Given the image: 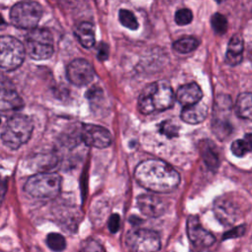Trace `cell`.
Segmentation results:
<instances>
[{"mask_svg": "<svg viewBox=\"0 0 252 252\" xmlns=\"http://www.w3.org/2000/svg\"><path fill=\"white\" fill-rule=\"evenodd\" d=\"M208 114V107L203 102H198L193 105L185 106L181 110V119L189 124H198L205 120Z\"/></svg>", "mask_w": 252, "mask_h": 252, "instance_id": "cell-17", "label": "cell"}, {"mask_svg": "<svg viewBox=\"0 0 252 252\" xmlns=\"http://www.w3.org/2000/svg\"><path fill=\"white\" fill-rule=\"evenodd\" d=\"M125 243L130 252H158L160 248V237L155 230L137 228L128 232Z\"/></svg>", "mask_w": 252, "mask_h": 252, "instance_id": "cell-8", "label": "cell"}, {"mask_svg": "<svg viewBox=\"0 0 252 252\" xmlns=\"http://www.w3.org/2000/svg\"><path fill=\"white\" fill-rule=\"evenodd\" d=\"M46 244L51 250H53L55 252H60L65 249L66 240L63 237V235H61L59 233L51 232L46 237Z\"/></svg>", "mask_w": 252, "mask_h": 252, "instance_id": "cell-25", "label": "cell"}, {"mask_svg": "<svg viewBox=\"0 0 252 252\" xmlns=\"http://www.w3.org/2000/svg\"><path fill=\"white\" fill-rule=\"evenodd\" d=\"M81 138L87 146L97 149L107 148L112 141L110 132L106 128L94 124H86L83 126Z\"/></svg>", "mask_w": 252, "mask_h": 252, "instance_id": "cell-13", "label": "cell"}, {"mask_svg": "<svg viewBox=\"0 0 252 252\" xmlns=\"http://www.w3.org/2000/svg\"><path fill=\"white\" fill-rule=\"evenodd\" d=\"M136 181L153 193H169L180 181L178 172L161 159L150 158L140 162L134 171Z\"/></svg>", "mask_w": 252, "mask_h": 252, "instance_id": "cell-1", "label": "cell"}, {"mask_svg": "<svg viewBox=\"0 0 252 252\" xmlns=\"http://www.w3.org/2000/svg\"><path fill=\"white\" fill-rule=\"evenodd\" d=\"M199 44H200V41L195 36L185 35V36H182V37L178 38L177 40H175L172 43V47L178 53L185 54V53H189V52L195 50L199 46Z\"/></svg>", "mask_w": 252, "mask_h": 252, "instance_id": "cell-22", "label": "cell"}, {"mask_svg": "<svg viewBox=\"0 0 252 252\" xmlns=\"http://www.w3.org/2000/svg\"><path fill=\"white\" fill-rule=\"evenodd\" d=\"M235 112L237 116L252 121V93H242L237 96Z\"/></svg>", "mask_w": 252, "mask_h": 252, "instance_id": "cell-21", "label": "cell"}, {"mask_svg": "<svg viewBox=\"0 0 252 252\" xmlns=\"http://www.w3.org/2000/svg\"><path fill=\"white\" fill-rule=\"evenodd\" d=\"M175 100V94L169 83L160 80L148 85L138 97V109L143 114L162 111L170 108Z\"/></svg>", "mask_w": 252, "mask_h": 252, "instance_id": "cell-2", "label": "cell"}, {"mask_svg": "<svg viewBox=\"0 0 252 252\" xmlns=\"http://www.w3.org/2000/svg\"><path fill=\"white\" fill-rule=\"evenodd\" d=\"M245 231V226L244 225H239L234 227L233 229L227 231L224 235H223V239H227V238H233V237H238L241 236Z\"/></svg>", "mask_w": 252, "mask_h": 252, "instance_id": "cell-31", "label": "cell"}, {"mask_svg": "<svg viewBox=\"0 0 252 252\" xmlns=\"http://www.w3.org/2000/svg\"><path fill=\"white\" fill-rule=\"evenodd\" d=\"M186 228L189 240L195 247L207 248L216 241L215 236L203 227L197 216H190L187 219Z\"/></svg>", "mask_w": 252, "mask_h": 252, "instance_id": "cell-12", "label": "cell"}, {"mask_svg": "<svg viewBox=\"0 0 252 252\" xmlns=\"http://www.w3.org/2000/svg\"><path fill=\"white\" fill-rule=\"evenodd\" d=\"M42 13V7L37 2H18L10 10V21L18 28L32 30L41 19Z\"/></svg>", "mask_w": 252, "mask_h": 252, "instance_id": "cell-6", "label": "cell"}, {"mask_svg": "<svg viewBox=\"0 0 252 252\" xmlns=\"http://www.w3.org/2000/svg\"><path fill=\"white\" fill-rule=\"evenodd\" d=\"M214 213L220 223L230 225L240 217V208L231 197L221 196L214 203Z\"/></svg>", "mask_w": 252, "mask_h": 252, "instance_id": "cell-11", "label": "cell"}, {"mask_svg": "<svg viewBox=\"0 0 252 252\" xmlns=\"http://www.w3.org/2000/svg\"><path fill=\"white\" fill-rule=\"evenodd\" d=\"M25 48L27 53L34 60L50 58L54 52L53 35L44 28L30 30L25 36Z\"/></svg>", "mask_w": 252, "mask_h": 252, "instance_id": "cell-4", "label": "cell"}, {"mask_svg": "<svg viewBox=\"0 0 252 252\" xmlns=\"http://www.w3.org/2000/svg\"><path fill=\"white\" fill-rule=\"evenodd\" d=\"M77 38L82 46L85 48H91L95 41L94 27L89 22L80 23L75 31Z\"/></svg>", "mask_w": 252, "mask_h": 252, "instance_id": "cell-19", "label": "cell"}, {"mask_svg": "<svg viewBox=\"0 0 252 252\" xmlns=\"http://www.w3.org/2000/svg\"><path fill=\"white\" fill-rule=\"evenodd\" d=\"M32 129L33 125L29 116L24 114L13 115L6 121L2 129V142L11 150H17L30 140Z\"/></svg>", "mask_w": 252, "mask_h": 252, "instance_id": "cell-3", "label": "cell"}, {"mask_svg": "<svg viewBox=\"0 0 252 252\" xmlns=\"http://www.w3.org/2000/svg\"><path fill=\"white\" fill-rule=\"evenodd\" d=\"M203 252H207V251H203Z\"/></svg>", "mask_w": 252, "mask_h": 252, "instance_id": "cell-34", "label": "cell"}, {"mask_svg": "<svg viewBox=\"0 0 252 252\" xmlns=\"http://www.w3.org/2000/svg\"><path fill=\"white\" fill-rule=\"evenodd\" d=\"M66 75L71 84L83 87L93 81L94 70L91 62L83 58H77L71 61L67 66Z\"/></svg>", "mask_w": 252, "mask_h": 252, "instance_id": "cell-9", "label": "cell"}, {"mask_svg": "<svg viewBox=\"0 0 252 252\" xmlns=\"http://www.w3.org/2000/svg\"><path fill=\"white\" fill-rule=\"evenodd\" d=\"M0 65L6 71L17 69L24 61L26 48L19 39L11 35H3L0 38Z\"/></svg>", "mask_w": 252, "mask_h": 252, "instance_id": "cell-7", "label": "cell"}, {"mask_svg": "<svg viewBox=\"0 0 252 252\" xmlns=\"http://www.w3.org/2000/svg\"><path fill=\"white\" fill-rule=\"evenodd\" d=\"M248 57L252 62V42L249 44V47H248Z\"/></svg>", "mask_w": 252, "mask_h": 252, "instance_id": "cell-33", "label": "cell"}, {"mask_svg": "<svg viewBox=\"0 0 252 252\" xmlns=\"http://www.w3.org/2000/svg\"><path fill=\"white\" fill-rule=\"evenodd\" d=\"M61 177L55 172H41L32 175L25 183L24 190L35 198H54L58 195Z\"/></svg>", "mask_w": 252, "mask_h": 252, "instance_id": "cell-5", "label": "cell"}, {"mask_svg": "<svg viewBox=\"0 0 252 252\" xmlns=\"http://www.w3.org/2000/svg\"><path fill=\"white\" fill-rule=\"evenodd\" d=\"M175 96L179 103L185 107L200 102L203 93L196 83H188L179 87Z\"/></svg>", "mask_w": 252, "mask_h": 252, "instance_id": "cell-15", "label": "cell"}, {"mask_svg": "<svg viewBox=\"0 0 252 252\" xmlns=\"http://www.w3.org/2000/svg\"><path fill=\"white\" fill-rule=\"evenodd\" d=\"M192 19H193L192 12L187 8H181L177 10L174 16V21L179 26H186L190 24Z\"/></svg>", "mask_w": 252, "mask_h": 252, "instance_id": "cell-27", "label": "cell"}, {"mask_svg": "<svg viewBox=\"0 0 252 252\" xmlns=\"http://www.w3.org/2000/svg\"><path fill=\"white\" fill-rule=\"evenodd\" d=\"M120 227V217L117 214H112L108 220V229L110 232L115 233Z\"/></svg>", "mask_w": 252, "mask_h": 252, "instance_id": "cell-30", "label": "cell"}, {"mask_svg": "<svg viewBox=\"0 0 252 252\" xmlns=\"http://www.w3.org/2000/svg\"><path fill=\"white\" fill-rule=\"evenodd\" d=\"M108 53H109V48H108V45L104 42H101L98 46V49H97V57L99 60L103 61V60H106L107 57H108Z\"/></svg>", "mask_w": 252, "mask_h": 252, "instance_id": "cell-32", "label": "cell"}, {"mask_svg": "<svg viewBox=\"0 0 252 252\" xmlns=\"http://www.w3.org/2000/svg\"><path fill=\"white\" fill-rule=\"evenodd\" d=\"M231 152L236 157H244L252 150V133H247L243 138L237 139L231 144Z\"/></svg>", "mask_w": 252, "mask_h": 252, "instance_id": "cell-23", "label": "cell"}, {"mask_svg": "<svg viewBox=\"0 0 252 252\" xmlns=\"http://www.w3.org/2000/svg\"><path fill=\"white\" fill-rule=\"evenodd\" d=\"M244 42L240 34H234L229 39L225 53V61L228 65L235 66L242 61Z\"/></svg>", "mask_w": 252, "mask_h": 252, "instance_id": "cell-16", "label": "cell"}, {"mask_svg": "<svg viewBox=\"0 0 252 252\" xmlns=\"http://www.w3.org/2000/svg\"><path fill=\"white\" fill-rule=\"evenodd\" d=\"M137 206L143 215L150 218L161 216L166 209L165 202L153 193L139 195L137 198Z\"/></svg>", "mask_w": 252, "mask_h": 252, "instance_id": "cell-14", "label": "cell"}, {"mask_svg": "<svg viewBox=\"0 0 252 252\" xmlns=\"http://www.w3.org/2000/svg\"><path fill=\"white\" fill-rule=\"evenodd\" d=\"M159 132L162 135H165L166 137H174L178 134V127L175 125L171 120L163 121L161 124H159Z\"/></svg>", "mask_w": 252, "mask_h": 252, "instance_id": "cell-28", "label": "cell"}, {"mask_svg": "<svg viewBox=\"0 0 252 252\" xmlns=\"http://www.w3.org/2000/svg\"><path fill=\"white\" fill-rule=\"evenodd\" d=\"M211 24H212L213 30L218 34H223L227 30L226 18L223 15L220 14V13H215L212 16Z\"/></svg>", "mask_w": 252, "mask_h": 252, "instance_id": "cell-26", "label": "cell"}, {"mask_svg": "<svg viewBox=\"0 0 252 252\" xmlns=\"http://www.w3.org/2000/svg\"><path fill=\"white\" fill-rule=\"evenodd\" d=\"M203 160L211 170H216L220 164V156L218 148L211 141H204L201 148Z\"/></svg>", "mask_w": 252, "mask_h": 252, "instance_id": "cell-20", "label": "cell"}, {"mask_svg": "<svg viewBox=\"0 0 252 252\" xmlns=\"http://www.w3.org/2000/svg\"><path fill=\"white\" fill-rule=\"evenodd\" d=\"M23 106L22 98L17 92L11 87H5L2 84L1 89V110L9 111L15 110Z\"/></svg>", "mask_w": 252, "mask_h": 252, "instance_id": "cell-18", "label": "cell"}, {"mask_svg": "<svg viewBox=\"0 0 252 252\" xmlns=\"http://www.w3.org/2000/svg\"><path fill=\"white\" fill-rule=\"evenodd\" d=\"M230 109L229 97L221 95L218 98L215 104L213 129L220 139H225L231 132L232 127L227 118V113Z\"/></svg>", "mask_w": 252, "mask_h": 252, "instance_id": "cell-10", "label": "cell"}, {"mask_svg": "<svg viewBox=\"0 0 252 252\" xmlns=\"http://www.w3.org/2000/svg\"><path fill=\"white\" fill-rule=\"evenodd\" d=\"M118 19H119V22L121 23V25L126 27L129 30L135 31L139 27V24H138V21H137L136 17L129 10L120 9L119 13H118Z\"/></svg>", "mask_w": 252, "mask_h": 252, "instance_id": "cell-24", "label": "cell"}, {"mask_svg": "<svg viewBox=\"0 0 252 252\" xmlns=\"http://www.w3.org/2000/svg\"><path fill=\"white\" fill-rule=\"evenodd\" d=\"M81 252H105L103 247L95 239L90 238L86 240L82 246Z\"/></svg>", "mask_w": 252, "mask_h": 252, "instance_id": "cell-29", "label": "cell"}]
</instances>
